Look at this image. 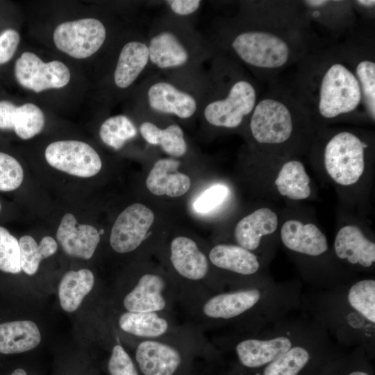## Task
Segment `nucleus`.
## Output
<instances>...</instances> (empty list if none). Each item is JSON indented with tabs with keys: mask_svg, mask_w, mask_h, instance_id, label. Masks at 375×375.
Returning a JSON list of instances; mask_svg holds the SVG:
<instances>
[{
	"mask_svg": "<svg viewBox=\"0 0 375 375\" xmlns=\"http://www.w3.org/2000/svg\"><path fill=\"white\" fill-rule=\"evenodd\" d=\"M312 116L295 89L274 85L258 99L250 116V132L259 144L283 147L311 122Z\"/></svg>",
	"mask_w": 375,
	"mask_h": 375,
	"instance_id": "nucleus-6",
	"label": "nucleus"
},
{
	"mask_svg": "<svg viewBox=\"0 0 375 375\" xmlns=\"http://www.w3.org/2000/svg\"><path fill=\"white\" fill-rule=\"evenodd\" d=\"M56 238L66 254L83 259L91 258L100 242L99 231L94 226L78 224L71 213L62 217Z\"/></svg>",
	"mask_w": 375,
	"mask_h": 375,
	"instance_id": "nucleus-21",
	"label": "nucleus"
},
{
	"mask_svg": "<svg viewBox=\"0 0 375 375\" xmlns=\"http://www.w3.org/2000/svg\"><path fill=\"white\" fill-rule=\"evenodd\" d=\"M147 100L153 110L181 119L190 118L197 109V102L192 95L166 81L151 85L147 90Z\"/></svg>",
	"mask_w": 375,
	"mask_h": 375,
	"instance_id": "nucleus-23",
	"label": "nucleus"
},
{
	"mask_svg": "<svg viewBox=\"0 0 375 375\" xmlns=\"http://www.w3.org/2000/svg\"><path fill=\"white\" fill-rule=\"evenodd\" d=\"M106 37L104 25L94 18L63 22L57 26L53 35L57 49L77 59L86 58L96 53Z\"/></svg>",
	"mask_w": 375,
	"mask_h": 375,
	"instance_id": "nucleus-15",
	"label": "nucleus"
},
{
	"mask_svg": "<svg viewBox=\"0 0 375 375\" xmlns=\"http://www.w3.org/2000/svg\"><path fill=\"white\" fill-rule=\"evenodd\" d=\"M185 375H199V373L197 372V369H194L193 371L189 372L188 374Z\"/></svg>",
	"mask_w": 375,
	"mask_h": 375,
	"instance_id": "nucleus-43",
	"label": "nucleus"
},
{
	"mask_svg": "<svg viewBox=\"0 0 375 375\" xmlns=\"http://www.w3.org/2000/svg\"><path fill=\"white\" fill-rule=\"evenodd\" d=\"M337 260L359 271L369 272L375 263V243L353 225L342 227L333 243Z\"/></svg>",
	"mask_w": 375,
	"mask_h": 375,
	"instance_id": "nucleus-20",
	"label": "nucleus"
},
{
	"mask_svg": "<svg viewBox=\"0 0 375 375\" xmlns=\"http://www.w3.org/2000/svg\"><path fill=\"white\" fill-rule=\"evenodd\" d=\"M20 37L14 29H6L0 34V65L8 62L13 57Z\"/></svg>",
	"mask_w": 375,
	"mask_h": 375,
	"instance_id": "nucleus-39",
	"label": "nucleus"
},
{
	"mask_svg": "<svg viewBox=\"0 0 375 375\" xmlns=\"http://www.w3.org/2000/svg\"><path fill=\"white\" fill-rule=\"evenodd\" d=\"M45 124L42 110L32 103L17 106L8 101H0V130H12L22 140L40 133Z\"/></svg>",
	"mask_w": 375,
	"mask_h": 375,
	"instance_id": "nucleus-22",
	"label": "nucleus"
},
{
	"mask_svg": "<svg viewBox=\"0 0 375 375\" xmlns=\"http://www.w3.org/2000/svg\"><path fill=\"white\" fill-rule=\"evenodd\" d=\"M178 302L179 295L172 279L154 272L142 274L122 299L125 311L170 314Z\"/></svg>",
	"mask_w": 375,
	"mask_h": 375,
	"instance_id": "nucleus-13",
	"label": "nucleus"
},
{
	"mask_svg": "<svg viewBox=\"0 0 375 375\" xmlns=\"http://www.w3.org/2000/svg\"><path fill=\"white\" fill-rule=\"evenodd\" d=\"M302 293L298 280L278 283L272 279L210 293L183 306L203 328L249 333L301 310Z\"/></svg>",
	"mask_w": 375,
	"mask_h": 375,
	"instance_id": "nucleus-1",
	"label": "nucleus"
},
{
	"mask_svg": "<svg viewBox=\"0 0 375 375\" xmlns=\"http://www.w3.org/2000/svg\"><path fill=\"white\" fill-rule=\"evenodd\" d=\"M154 221L153 211L135 203L125 208L116 219L110 233V244L118 253L135 251L148 237Z\"/></svg>",
	"mask_w": 375,
	"mask_h": 375,
	"instance_id": "nucleus-18",
	"label": "nucleus"
},
{
	"mask_svg": "<svg viewBox=\"0 0 375 375\" xmlns=\"http://www.w3.org/2000/svg\"><path fill=\"white\" fill-rule=\"evenodd\" d=\"M0 270L10 274L22 271L19 241L2 226H0Z\"/></svg>",
	"mask_w": 375,
	"mask_h": 375,
	"instance_id": "nucleus-35",
	"label": "nucleus"
},
{
	"mask_svg": "<svg viewBox=\"0 0 375 375\" xmlns=\"http://www.w3.org/2000/svg\"><path fill=\"white\" fill-rule=\"evenodd\" d=\"M310 183L303 164L297 160L283 163L274 181L278 193L292 200L308 198L311 193Z\"/></svg>",
	"mask_w": 375,
	"mask_h": 375,
	"instance_id": "nucleus-29",
	"label": "nucleus"
},
{
	"mask_svg": "<svg viewBox=\"0 0 375 375\" xmlns=\"http://www.w3.org/2000/svg\"><path fill=\"white\" fill-rule=\"evenodd\" d=\"M44 155L51 167L78 177H92L102 166L97 152L88 144L78 140L53 142L47 146Z\"/></svg>",
	"mask_w": 375,
	"mask_h": 375,
	"instance_id": "nucleus-16",
	"label": "nucleus"
},
{
	"mask_svg": "<svg viewBox=\"0 0 375 375\" xmlns=\"http://www.w3.org/2000/svg\"><path fill=\"white\" fill-rule=\"evenodd\" d=\"M356 76L359 81L365 114L375 119V62L372 53L351 47Z\"/></svg>",
	"mask_w": 375,
	"mask_h": 375,
	"instance_id": "nucleus-32",
	"label": "nucleus"
},
{
	"mask_svg": "<svg viewBox=\"0 0 375 375\" xmlns=\"http://www.w3.org/2000/svg\"><path fill=\"white\" fill-rule=\"evenodd\" d=\"M149 60L148 45L131 41L122 49L115 70L114 81L119 88L130 86L144 69Z\"/></svg>",
	"mask_w": 375,
	"mask_h": 375,
	"instance_id": "nucleus-28",
	"label": "nucleus"
},
{
	"mask_svg": "<svg viewBox=\"0 0 375 375\" xmlns=\"http://www.w3.org/2000/svg\"><path fill=\"white\" fill-rule=\"evenodd\" d=\"M208 260L215 269L226 273V289L265 283L272 278L262 272L258 256L238 244L221 243L210 249Z\"/></svg>",
	"mask_w": 375,
	"mask_h": 375,
	"instance_id": "nucleus-12",
	"label": "nucleus"
},
{
	"mask_svg": "<svg viewBox=\"0 0 375 375\" xmlns=\"http://www.w3.org/2000/svg\"><path fill=\"white\" fill-rule=\"evenodd\" d=\"M296 26L287 22L265 21L260 28L242 31L232 39L235 55L251 67L265 73H276L301 55V38Z\"/></svg>",
	"mask_w": 375,
	"mask_h": 375,
	"instance_id": "nucleus-7",
	"label": "nucleus"
},
{
	"mask_svg": "<svg viewBox=\"0 0 375 375\" xmlns=\"http://www.w3.org/2000/svg\"><path fill=\"white\" fill-rule=\"evenodd\" d=\"M338 350L322 324L288 351L251 375H318Z\"/></svg>",
	"mask_w": 375,
	"mask_h": 375,
	"instance_id": "nucleus-10",
	"label": "nucleus"
},
{
	"mask_svg": "<svg viewBox=\"0 0 375 375\" xmlns=\"http://www.w3.org/2000/svg\"><path fill=\"white\" fill-rule=\"evenodd\" d=\"M301 310L322 324L338 344L362 347L370 359L374 356V278L302 293Z\"/></svg>",
	"mask_w": 375,
	"mask_h": 375,
	"instance_id": "nucleus-2",
	"label": "nucleus"
},
{
	"mask_svg": "<svg viewBox=\"0 0 375 375\" xmlns=\"http://www.w3.org/2000/svg\"><path fill=\"white\" fill-rule=\"evenodd\" d=\"M310 58L295 90L312 115L332 120L365 112L350 47Z\"/></svg>",
	"mask_w": 375,
	"mask_h": 375,
	"instance_id": "nucleus-3",
	"label": "nucleus"
},
{
	"mask_svg": "<svg viewBox=\"0 0 375 375\" xmlns=\"http://www.w3.org/2000/svg\"><path fill=\"white\" fill-rule=\"evenodd\" d=\"M197 358L222 360L215 347L205 342L199 331L190 326L177 335L138 340L133 359L140 375H185L196 369Z\"/></svg>",
	"mask_w": 375,
	"mask_h": 375,
	"instance_id": "nucleus-5",
	"label": "nucleus"
},
{
	"mask_svg": "<svg viewBox=\"0 0 375 375\" xmlns=\"http://www.w3.org/2000/svg\"><path fill=\"white\" fill-rule=\"evenodd\" d=\"M117 324L138 340L162 339L183 333L188 326L176 324L173 314L159 312H128L119 315Z\"/></svg>",
	"mask_w": 375,
	"mask_h": 375,
	"instance_id": "nucleus-19",
	"label": "nucleus"
},
{
	"mask_svg": "<svg viewBox=\"0 0 375 375\" xmlns=\"http://www.w3.org/2000/svg\"><path fill=\"white\" fill-rule=\"evenodd\" d=\"M41 334L35 323L18 320L0 324V353L16 354L31 351L38 346Z\"/></svg>",
	"mask_w": 375,
	"mask_h": 375,
	"instance_id": "nucleus-26",
	"label": "nucleus"
},
{
	"mask_svg": "<svg viewBox=\"0 0 375 375\" xmlns=\"http://www.w3.org/2000/svg\"><path fill=\"white\" fill-rule=\"evenodd\" d=\"M93 273L88 269L69 271L64 274L58 287V297L62 308L68 312L77 310L83 299L92 290Z\"/></svg>",
	"mask_w": 375,
	"mask_h": 375,
	"instance_id": "nucleus-30",
	"label": "nucleus"
},
{
	"mask_svg": "<svg viewBox=\"0 0 375 375\" xmlns=\"http://www.w3.org/2000/svg\"><path fill=\"white\" fill-rule=\"evenodd\" d=\"M228 194V188L215 185L207 189L194 202V208L199 212H208L221 204Z\"/></svg>",
	"mask_w": 375,
	"mask_h": 375,
	"instance_id": "nucleus-38",
	"label": "nucleus"
},
{
	"mask_svg": "<svg viewBox=\"0 0 375 375\" xmlns=\"http://www.w3.org/2000/svg\"><path fill=\"white\" fill-rule=\"evenodd\" d=\"M169 262L176 274L172 280L181 305L226 287L210 275L208 257L197 242L185 236L174 238L169 247Z\"/></svg>",
	"mask_w": 375,
	"mask_h": 375,
	"instance_id": "nucleus-9",
	"label": "nucleus"
},
{
	"mask_svg": "<svg viewBox=\"0 0 375 375\" xmlns=\"http://www.w3.org/2000/svg\"><path fill=\"white\" fill-rule=\"evenodd\" d=\"M258 99L255 85L247 78L238 79L231 84L224 97L206 106L204 117L216 127L238 128L251 116Z\"/></svg>",
	"mask_w": 375,
	"mask_h": 375,
	"instance_id": "nucleus-14",
	"label": "nucleus"
},
{
	"mask_svg": "<svg viewBox=\"0 0 375 375\" xmlns=\"http://www.w3.org/2000/svg\"><path fill=\"white\" fill-rule=\"evenodd\" d=\"M281 240L292 253L309 262L303 278L315 289H331L355 278L339 264L324 259L328 256L326 235L314 224H303L297 219L286 221L281 228Z\"/></svg>",
	"mask_w": 375,
	"mask_h": 375,
	"instance_id": "nucleus-8",
	"label": "nucleus"
},
{
	"mask_svg": "<svg viewBox=\"0 0 375 375\" xmlns=\"http://www.w3.org/2000/svg\"><path fill=\"white\" fill-rule=\"evenodd\" d=\"M99 235H101V234L103 233V229H101L99 231Z\"/></svg>",
	"mask_w": 375,
	"mask_h": 375,
	"instance_id": "nucleus-44",
	"label": "nucleus"
},
{
	"mask_svg": "<svg viewBox=\"0 0 375 375\" xmlns=\"http://www.w3.org/2000/svg\"><path fill=\"white\" fill-rule=\"evenodd\" d=\"M8 375H35L31 374L23 367H17L11 371Z\"/></svg>",
	"mask_w": 375,
	"mask_h": 375,
	"instance_id": "nucleus-42",
	"label": "nucleus"
},
{
	"mask_svg": "<svg viewBox=\"0 0 375 375\" xmlns=\"http://www.w3.org/2000/svg\"><path fill=\"white\" fill-rule=\"evenodd\" d=\"M143 138L151 144L160 145L162 149L172 157H181L188 150L182 128L178 124H171L162 129L150 122L140 126Z\"/></svg>",
	"mask_w": 375,
	"mask_h": 375,
	"instance_id": "nucleus-31",
	"label": "nucleus"
},
{
	"mask_svg": "<svg viewBox=\"0 0 375 375\" xmlns=\"http://www.w3.org/2000/svg\"><path fill=\"white\" fill-rule=\"evenodd\" d=\"M277 227V215L270 208H261L238 222L234 231L235 240L238 245L255 253L260 249L263 237L274 233Z\"/></svg>",
	"mask_w": 375,
	"mask_h": 375,
	"instance_id": "nucleus-24",
	"label": "nucleus"
},
{
	"mask_svg": "<svg viewBox=\"0 0 375 375\" xmlns=\"http://www.w3.org/2000/svg\"><path fill=\"white\" fill-rule=\"evenodd\" d=\"M301 312L256 331L226 332L217 338L213 345L219 353H228L234 357L226 375H251L308 336L320 322Z\"/></svg>",
	"mask_w": 375,
	"mask_h": 375,
	"instance_id": "nucleus-4",
	"label": "nucleus"
},
{
	"mask_svg": "<svg viewBox=\"0 0 375 375\" xmlns=\"http://www.w3.org/2000/svg\"><path fill=\"white\" fill-rule=\"evenodd\" d=\"M18 241L21 268L28 275L35 274L41 260L53 255L58 248L56 240L50 236L44 237L39 244L30 235H23Z\"/></svg>",
	"mask_w": 375,
	"mask_h": 375,
	"instance_id": "nucleus-33",
	"label": "nucleus"
},
{
	"mask_svg": "<svg viewBox=\"0 0 375 375\" xmlns=\"http://www.w3.org/2000/svg\"><path fill=\"white\" fill-rule=\"evenodd\" d=\"M367 147L365 142L351 131L332 135L323 151L324 167L331 179L343 186L355 184L365 170Z\"/></svg>",
	"mask_w": 375,
	"mask_h": 375,
	"instance_id": "nucleus-11",
	"label": "nucleus"
},
{
	"mask_svg": "<svg viewBox=\"0 0 375 375\" xmlns=\"http://www.w3.org/2000/svg\"><path fill=\"white\" fill-rule=\"evenodd\" d=\"M180 161L174 158H162L157 160L148 174L146 185L153 194H166L178 197L185 194L190 189V177L178 171Z\"/></svg>",
	"mask_w": 375,
	"mask_h": 375,
	"instance_id": "nucleus-25",
	"label": "nucleus"
},
{
	"mask_svg": "<svg viewBox=\"0 0 375 375\" xmlns=\"http://www.w3.org/2000/svg\"><path fill=\"white\" fill-rule=\"evenodd\" d=\"M14 72L18 83L35 92L63 88L71 77L69 68L63 62H44L32 52H24L17 59Z\"/></svg>",
	"mask_w": 375,
	"mask_h": 375,
	"instance_id": "nucleus-17",
	"label": "nucleus"
},
{
	"mask_svg": "<svg viewBox=\"0 0 375 375\" xmlns=\"http://www.w3.org/2000/svg\"><path fill=\"white\" fill-rule=\"evenodd\" d=\"M148 49L149 60L160 69L181 67L190 58L185 46L171 31H161L153 36Z\"/></svg>",
	"mask_w": 375,
	"mask_h": 375,
	"instance_id": "nucleus-27",
	"label": "nucleus"
},
{
	"mask_svg": "<svg viewBox=\"0 0 375 375\" xmlns=\"http://www.w3.org/2000/svg\"><path fill=\"white\" fill-rule=\"evenodd\" d=\"M137 128L126 116L118 115L106 119L99 129L102 142L110 147L118 150L126 141L135 138Z\"/></svg>",
	"mask_w": 375,
	"mask_h": 375,
	"instance_id": "nucleus-34",
	"label": "nucleus"
},
{
	"mask_svg": "<svg viewBox=\"0 0 375 375\" xmlns=\"http://www.w3.org/2000/svg\"><path fill=\"white\" fill-rule=\"evenodd\" d=\"M24 170L13 156L0 151V192H12L20 187Z\"/></svg>",
	"mask_w": 375,
	"mask_h": 375,
	"instance_id": "nucleus-36",
	"label": "nucleus"
},
{
	"mask_svg": "<svg viewBox=\"0 0 375 375\" xmlns=\"http://www.w3.org/2000/svg\"><path fill=\"white\" fill-rule=\"evenodd\" d=\"M171 10L176 15L185 16L195 12L199 8V0H170L166 1Z\"/></svg>",
	"mask_w": 375,
	"mask_h": 375,
	"instance_id": "nucleus-40",
	"label": "nucleus"
},
{
	"mask_svg": "<svg viewBox=\"0 0 375 375\" xmlns=\"http://www.w3.org/2000/svg\"><path fill=\"white\" fill-rule=\"evenodd\" d=\"M1 210H2V204H1V201H0V213H1Z\"/></svg>",
	"mask_w": 375,
	"mask_h": 375,
	"instance_id": "nucleus-45",
	"label": "nucleus"
},
{
	"mask_svg": "<svg viewBox=\"0 0 375 375\" xmlns=\"http://www.w3.org/2000/svg\"><path fill=\"white\" fill-rule=\"evenodd\" d=\"M106 369L108 375H140L133 357L119 344L112 347Z\"/></svg>",
	"mask_w": 375,
	"mask_h": 375,
	"instance_id": "nucleus-37",
	"label": "nucleus"
},
{
	"mask_svg": "<svg viewBox=\"0 0 375 375\" xmlns=\"http://www.w3.org/2000/svg\"><path fill=\"white\" fill-rule=\"evenodd\" d=\"M355 3L362 8L372 9L375 6L374 0H359L356 1Z\"/></svg>",
	"mask_w": 375,
	"mask_h": 375,
	"instance_id": "nucleus-41",
	"label": "nucleus"
}]
</instances>
